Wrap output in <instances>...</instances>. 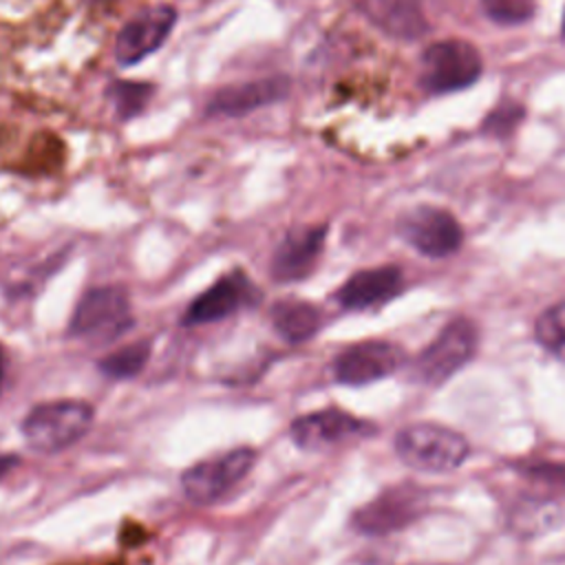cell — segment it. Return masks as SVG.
I'll list each match as a JSON object with an SVG mask.
<instances>
[{
    "instance_id": "obj_1",
    "label": "cell",
    "mask_w": 565,
    "mask_h": 565,
    "mask_svg": "<svg viewBox=\"0 0 565 565\" xmlns=\"http://www.w3.org/2000/svg\"><path fill=\"white\" fill-rule=\"evenodd\" d=\"M395 455L422 472H452L470 457V444L448 426L417 422L397 430Z\"/></svg>"
},
{
    "instance_id": "obj_2",
    "label": "cell",
    "mask_w": 565,
    "mask_h": 565,
    "mask_svg": "<svg viewBox=\"0 0 565 565\" xmlns=\"http://www.w3.org/2000/svg\"><path fill=\"white\" fill-rule=\"evenodd\" d=\"M93 408L77 399H55L31 408L22 422L26 444L38 452H60L79 441L93 426Z\"/></svg>"
},
{
    "instance_id": "obj_3",
    "label": "cell",
    "mask_w": 565,
    "mask_h": 565,
    "mask_svg": "<svg viewBox=\"0 0 565 565\" xmlns=\"http://www.w3.org/2000/svg\"><path fill=\"white\" fill-rule=\"evenodd\" d=\"M477 340V327L472 320L463 316L450 320L413 360V380L426 386L446 384L475 358Z\"/></svg>"
},
{
    "instance_id": "obj_4",
    "label": "cell",
    "mask_w": 565,
    "mask_h": 565,
    "mask_svg": "<svg viewBox=\"0 0 565 565\" xmlns=\"http://www.w3.org/2000/svg\"><path fill=\"white\" fill-rule=\"evenodd\" d=\"M132 324L128 294L121 287L106 285L88 289L73 309L68 333L75 338L108 342L126 333Z\"/></svg>"
},
{
    "instance_id": "obj_5",
    "label": "cell",
    "mask_w": 565,
    "mask_h": 565,
    "mask_svg": "<svg viewBox=\"0 0 565 565\" xmlns=\"http://www.w3.org/2000/svg\"><path fill=\"white\" fill-rule=\"evenodd\" d=\"M483 62L479 51L463 40H441L422 55V88L430 95H446L475 84Z\"/></svg>"
},
{
    "instance_id": "obj_6",
    "label": "cell",
    "mask_w": 565,
    "mask_h": 565,
    "mask_svg": "<svg viewBox=\"0 0 565 565\" xmlns=\"http://www.w3.org/2000/svg\"><path fill=\"white\" fill-rule=\"evenodd\" d=\"M426 508V494L415 483H397L358 508L351 527L366 536H386L415 523Z\"/></svg>"
},
{
    "instance_id": "obj_7",
    "label": "cell",
    "mask_w": 565,
    "mask_h": 565,
    "mask_svg": "<svg viewBox=\"0 0 565 565\" xmlns=\"http://www.w3.org/2000/svg\"><path fill=\"white\" fill-rule=\"evenodd\" d=\"M254 461V448H232L225 455L199 461L188 468L181 475V490L192 503L210 505L225 497L234 486H238L249 475Z\"/></svg>"
},
{
    "instance_id": "obj_8",
    "label": "cell",
    "mask_w": 565,
    "mask_h": 565,
    "mask_svg": "<svg viewBox=\"0 0 565 565\" xmlns=\"http://www.w3.org/2000/svg\"><path fill=\"white\" fill-rule=\"evenodd\" d=\"M397 232L415 252L428 258H446L463 243L459 221L448 210L435 205H417L402 214Z\"/></svg>"
},
{
    "instance_id": "obj_9",
    "label": "cell",
    "mask_w": 565,
    "mask_h": 565,
    "mask_svg": "<svg viewBox=\"0 0 565 565\" xmlns=\"http://www.w3.org/2000/svg\"><path fill=\"white\" fill-rule=\"evenodd\" d=\"M406 353L395 342L364 340L342 349L333 360V377L347 386H366L397 373Z\"/></svg>"
},
{
    "instance_id": "obj_10",
    "label": "cell",
    "mask_w": 565,
    "mask_h": 565,
    "mask_svg": "<svg viewBox=\"0 0 565 565\" xmlns=\"http://www.w3.org/2000/svg\"><path fill=\"white\" fill-rule=\"evenodd\" d=\"M289 433L298 448L324 450L353 439L371 437L375 426L342 408H320L294 419Z\"/></svg>"
},
{
    "instance_id": "obj_11",
    "label": "cell",
    "mask_w": 565,
    "mask_h": 565,
    "mask_svg": "<svg viewBox=\"0 0 565 565\" xmlns=\"http://www.w3.org/2000/svg\"><path fill=\"white\" fill-rule=\"evenodd\" d=\"M174 22L177 11L166 4L150 7L128 20L115 40L117 62L130 66L154 53L168 40Z\"/></svg>"
},
{
    "instance_id": "obj_12",
    "label": "cell",
    "mask_w": 565,
    "mask_h": 565,
    "mask_svg": "<svg viewBox=\"0 0 565 565\" xmlns=\"http://www.w3.org/2000/svg\"><path fill=\"white\" fill-rule=\"evenodd\" d=\"M404 291V274L397 265H382L371 269H360L351 274L340 289L335 300L349 311L380 309L395 300Z\"/></svg>"
},
{
    "instance_id": "obj_13",
    "label": "cell",
    "mask_w": 565,
    "mask_h": 565,
    "mask_svg": "<svg viewBox=\"0 0 565 565\" xmlns=\"http://www.w3.org/2000/svg\"><path fill=\"white\" fill-rule=\"evenodd\" d=\"M258 289L249 282V278L243 271H232L223 278H218L214 285H210L203 294H199L185 316L183 324L196 327V324H210L216 320H223L232 316L236 309L254 302Z\"/></svg>"
},
{
    "instance_id": "obj_14",
    "label": "cell",
    "mask_w": 565,
    "mask_h": 565,
    "mask_svg": "<svg viewBox=\"0 0 565 565\" xmlns=\"http://www.w3.org/2000/svg\"><path fill=\"white\" fill-rule=\"evenodd\" d=\"M324 241L327 225H311L287 232L274 252L271 276L278 282H296L307 278L324 249Z\"/></svg>"
},
{
    "instance_id": "obj_15",
    "label": "cell",
    "mask_w": 565,
    "mask_h": 565,
    "mask_svg": "<svg viewBox=\"0 0 565 565\" xmlns=\"http://www.w3.org/2000/svg\"><path fill=\"white\" fill-rule=\"evenodd\" d=\"M289 93V79L285 75L252 79L238 86H227L218 90L210 102L205 113L207 115H223V117H243L252 110L263 106L276 104L285 99Z\"/></svg>"
},
{
    "instance_id": "obj_16",
    "label": "cell",
    "mask_w": 565,
    "mask_h": 565,
    "mask_svg": "<svg viewBox=\"0 0 565 565\" xmlns=\"http://www.w3.org/2000/svg\"><path fill=\"white\" fill-rule=\"evenodd\" d=\"M358 11L386 35L415 40L428 31L424 0H353Z\"/></svg>"
},
{
    "instance_id": "obj_17",
    "label": "cell",
    "mask_w": 565,
    "mask_h": 565,
    "mask_svg": "<svg viewBox=\"0 0 565 565\" xmlns=\"http://www.w3.org/2000/svg\"><path fill=\"white\" fill-rule=\"evenodd\" d=\"M565 519L563 505L552 497H521L512 503L508 527L521 539H536L554 532Z\"/></svg>"
},
{
    "instance_id": "obj_18",
    "label": "cell",
    "mask_w": 565,
    "mask_h": 565,
    "mask_svg": "<svg viewBox=\"0 0 565 565\" xmlns=\"http://www.w3.org/2000/svg\"><path fill=\"white\" fill-rule=\"evenodd\" d=\"M269 316L278 335L289 344H300L311 340L322 324V316L318 307L298 298L278 300L271 307Z\"/></svg>"
},
{
    "instance_id": "obj_19",
    "label": "cell",
    "mask_w": 565,
    "mask_h": 565,
    "mask_svg": "<svg viewBox=\"0 0 565 565\" xmlns=\"http://www.w3.org/2000/svg\"><path fill=\"white\" fill-rule=\"evenodd\" d=\"M534 340L552 358L565 362V300L541 311L534 322Z\"/></svg>"
},
{
    "instance_id": "obj_20",
    "label": "cell",
    "mask_w": 565,
    "mask_h": 565,
    "mask_svg": "<svg viewBox=\"0 0 565 565\" xmlns=\"http://www.w3.org/2000/svg\"><path fill=\"white\" fill-rule=\"evenodd\" d=\"M148 358H150V342L139 340L135 344L121 347V349L108 353L106 358H102L99 371L113 380H128V377H135L137 373H141Z\"/></svg>"
},
{
    "instance_id": "obj_21",
    "label": "cell",
    "mask_w": 565,
    "mask_h": 565,
    "mask_svg": "<svg viewBox=\"0 0 565 565\" xmlns=\"http://www.w3.org/2000/svg\"><path fill=\"white\" fill-rule=\"evenodd\" d=\"M152 95V86L141 82H115L108 86V97L115 106V113L121 119H130L139 115Z\"/></svg>"
},
{
    "instance_id": "obj_22",
    "label": "cell",
    "mask_w": 565,
    "mask_h": 565,
    "mask_svg": "<svg viewBox=\"0 0 565 565\" xmlns=\"http://www.w3.org/2000/svg\"><path fill=\"white\" fill-rule=\"evenodd\" d=\"M523 115H525V110H523L521 104H516V102H503V104H499L497 108H492V110L486 115V119H483V124H481V130L488 132V135H492V137L505 139V137H510V135L514 132V128L521 124Z\"/></svg>"
},
{
    "instance_id": "obj_23",
    "label": "cell",
    "mask_w": 565,
    "mask_h": 565,
    "mask_svg": "<svg viewBox=\"0 0 565 565\" xmlns=\"http://www.w3.org/2000/svg\"><path fill=\"white\" fill-rule=\"evenodd\" d=\"M486 15L499 24H523L534 15V0H481Z\"/></svg>"
},
{
    "instance_id": "obj_24",
    "label": "cell",
    "mask_w": 565,
    "mask_h": 565,
    "mask_svg": "<svg viewBox=\"0 0 565 565\" xmlns=\"http://www.w3.org/2000/svg\"><path fill=\"white\" fill-rule=\"evenodd\" d=\"M516 472H521L525 479L550 486L552 490L565 492V463L558 461H525L516 466Z\"/></svg>"
},
{
    "instance_id": "obj_25",
    "label": "cell",
    "mask_w": 565,
    "mask_h": 565,
    "mask_svg": "<svg viewBox=\"0 0 565 565\" xmlns=\"http://www.w3.org/2000/svg\"><path fill=\"white\" fill-rule=\"evenodd\" d=\"M15 463H18V457H13V455H0V479H4V477L13 470Z\"/></svg>"
},
{
    "instance_id": "obj_26",
    "label": "cell",
    "mask_w": 565,
    "mask_h": 565,
    "mask_svg": "<svg viewBox=\"0 0 565 565\" xmlns=\"http://www.w3.org/2000/svg\"><path fill=\"white\" fill-rule=\"evenodd\" d=\"M2 380H4V353L0 349V388H2Z\"/></svg>"
},
{
    "instance_id": "obj_27",
    "label": "cell",
    "mask_w": 565,
    "mask_h": 565,
    "mask_svg": "<svg viewBox=\"0 0 565 565\" xmlns=\"http://www.w3.org/2000/svg\"><path fill=\"white\" fill-rule=\"evenodd\" d=\"M561 31H563V35H565V13H563V24H561Z\"/></svg>"
},
{
    "instance_id": "obj_28",
    "label": "cell",
    "mask_w": 565,
    "mask_h": 565,
    "mask_svg": "<svg viewBox=\"0 0 565 565\" xmlns=\"http://www.w3.org/2000/svg\"><path fill=\"white\" fill-rule=\"evenodd\" d=\"M113 565H115V563H113Z\"/></svg>"
}]
</instances>
